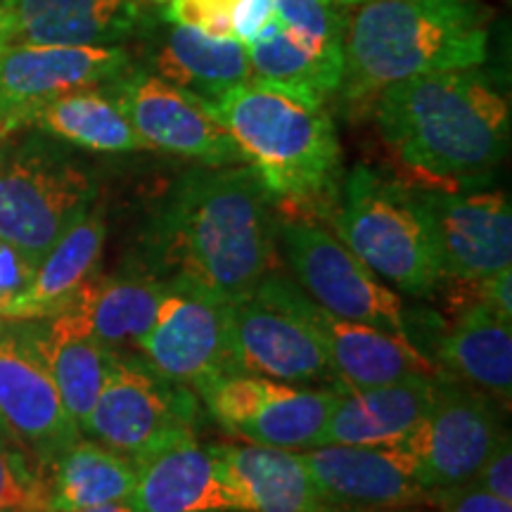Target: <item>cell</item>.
<instances>
[{
	"label": "cell",
	"instance_id": "30bf717a",
	"mask_svg": "<svg viewBox=\"0 0 512 512\" xmlns=\"http://www.w3.org/2000/svg\"><path fill=\"white\" fill-rule=\"evenodd\" d=\"M339 389L233 373L211 380L197 392L207 411L235 439L256 446L309 451L320 446Z\"/></svg>",
	"mask_w": 512,
	"mask_h": 512
},
{
	"label": "cell",
	"instance_id": "9c48e42d",
	"mask_svg": "<svg viewBox=\"0 0 512 512\" xmlns=\"http://www.w3.org/2000/svg\"><path fill=\"white\" fill-rule=\"evenodd\" d=\"M503 430L501 406L491 396L437 375L425 418L392 448L415 482L434 494L448 486L475 482Z\"/></svg>",
	"mask_w": 512,
	"mask_h": 512
},
{
	"label": "cell",
	"instance_id": "4fadbf2b",
	"mask_svg": "<svg viewBox=\"0 0 512 512\" xmlns=\"http://www.w3.org/2000/svg\"><path fill=\"white\" fill-rule=\"evenodd\" d=\"M0 430L43 475L83 434L69 418L31 330L0 320Z\"/></svg>",
	"mask_w": 512,
	"mask_h": 512
},
{
	"label": "cell",
	"instance_id": "74e56055",
	"mask_svg": "<svg viewBox=\"0 0 512 512\" xmlns=\"http://www.w3.org/2000/svg\"><path fill=\"white\" fill-rule=\"evenodd\" d=\"M15 41V17L10 8H0V50Z\"/></svg>",
	"mask_w": 512,
	"mask_h": 512
},
{
	"label": "cell",
	"instance_id": "2e32d148",
	"mask_svg": "<svg viewBox=\"0 0 512 512\" xmlns=\"http://www.w3.org/2000/svg\"><path fill=\"white\" fill-rule=\"evenodd\" d=\"M136 349L157 373L195 394L216 377L238 373L230 347V304L200 292L171 287Z\"/></svg>",
	"mask_w": 512,
	"mask_h": 512
},
{
	"label": "cell",
	"instance_id": "d590c367",
	"mask_svg": "<svg viewBox=\"0 0 512 512\" xmlns=\"http://www.w3.org/2000/svg\"><path fill=\"white\" fill-rule=\"evenodd\" d=\"M34 271L36 266L31 264L27 256L19 254L5 240H0V318L12 304V299L29 285Z\"/></svg>",
	"mask_w": 512,
	"mask_h": 512
},
{
	"label": "cell",
	"instance_id": "f546056e",
	"mask_svg": "<svg viewBox=\"0 0 512 512\" xmlns=\"http://www.w3.org/2000/svg\"><path fill=\"white\" fill-rule=\"evenodd\" d=\"M245 46L252 72L249 83L273 88L311 107H325V102L339 91V83L332 81L299 43H294L275 17L268 19Z\"/></svg>",
	"mask_w": 512,
	"mask_h": 512
},
{
	"label": "cell",
	"instance_id": "44dd1931",
	"mask_svg": "<svg viewBox=\"0 0 512 512\" xmlns=\"http://www.w3.org/2000/svg\"><path fill=\"white\" fill-rule=\"evenodd\" d=\"M15 41L110 48L138 41L159 17L150 0H12Z\"/></svg>",
	"mask_w": 512,
	"mask_h": 512
},
{
	"label": "cell",
	"instance_id": "ac0fdd59",
	"mask_svg": "<svg viewBox=\"0 0 512 512\" xmlns=\"http://www.w3.org/2000/svg\"><path fill=\"white\" fill-rule=\"evenodd\" d=\"M230 347L238 373L337 389L328 358L302 320L256 292L230 304Z\"/></svg>",
	"mask_w": 512,
	"mask_h": 512
},
{
	"label": "cell",
	"instance_id": "52a82bcc",
	"mask_svg": "<svg viewBox=\"0 0 512 512\" xmlns=\"http://www.w3.org/2000/svg\"><path fill=\"white\" fill-rule=\"evenodd\" d=\"M200 396L157 373L145 358L117 351L81 434L140 467L162 448L192 437Z\"/></svg>",
	"mask_w": 512,
	"mask_h": 512
},
{
	"label": "cell",
	"instance_id": "603a6c76",
	"mask_svg": "<svg viewBox=\"0 0 512 512\" xmlns=\"http://www.w3.org/2000/svg\"><path fill=\"white\" fill-rule=\"evenodd\" d=\"M105 240V214L95 202L38 261L29 285L12 299L0 320L34 323V320H48L67 311L81 287L98 273Z\"/></svg>",
	"mask_w": 512,
	"mask_h": 512
},
{
	"label": "cell",
	"instance_id": "cb8c5ba5",
	"mask_svg": "<svg viewBox=\"0 0 512 512\" xmlns=\"http://www.w3.org/2000/svg\"><path fill=\"white\" fill-rule=\"evenodd\" d=\"M437 375H413L339 394L325 427V444L396 446L425 418Z\"/></svg>",
	"mask_w": 512,
	"mask_h": 512
},
{
	"label": "cell",
	"instance_id": "8fae6325",
	"mask_svg": "<svg viewBox=\"0 0 512 512\" xmlns=\"http://www.w3.org/2000/svg\"><path fill=\"white\" fill-rule=\"evenodd\" d=\"M254 292L302 320L328 358L339 392L377 387L413 375H439L430 356L408 337L325 311L278 268L268 273Z\"/></svg>",
	"mask_w": 512,
	"mask_h": 512
},
{
	"label": "cell",
	"instance_id": "ab89813d",
	"mask_svg": "<svg viewBox=\"0 0 512 512\" xmlns=\"http://www.w3.org/2000/svg\"><path fill=\"white\" fill-rule=\"evenodd\" d=\"M339 8H358V5L370 3V0H335Z\"/></svg>",
	"mask_w": 512,
	"mask_h": 512
},
{
	"label": "cell",
	"instance_id": "7c38bea8",
	"mask_svg": "<svg viewBox=\"0 0 512 512\" xmlns=\"http://www.w3.org/2000/svg\"><path fill=\"white\" fill-rule=\"evenodd\" d=\"M105 86L150 150L192 159L202 166L245 164L228 128L197 95L133 62Z\"/></svg>",
	"mask_w": 512,
	"mask_h": 512
},
{
	"label": "cell",
	"instance_id": "d6a6232c",
	"mask_svg": "<svg viewBox=\"0 0 512 512\" xmlns=\"http://www.w3.org/2000/svg\"><path fill=\"white\" fill-rule=\"evenodd\" d=\"M240 0H159V15L211 36H233V12Z\"/></svg>",
	"mask_w": 512,
	"mask_h": 512
},
{
	"label": "cell",
	"instance_id": "7a4b0ae2",
	"mask_svg": "<svg viewBox=\"0 0 512 512\" xmlns=\"http://www.w3.org/2000/svg\"><path fill=\"white\" fill-rule=\"evenodd\" d=\"M373 112L415 188L470 190L508 155L510 100L477 67L396 81L377 93Z\"/></svg>",
	"mask_w": 512,
	"mask_h": 512
},
{
	"label": "cell",
	"instance_id": "ffe728a7",
	"mask_svg": "<svg viewBox=\"0 0 512 512\" xmlns=\"http://www.w3.org/2000/svg\"><path fill=\"white\" fill-rule=\"evenodd\" d=\"M138 67L214 105L233 88L252 81L247 46L233 36H211L159 15L143 36Z\"/></svg>",
	"mask_w": 512,
	"mask_h": 512
},
{
	"label": "cell",
	"instance_id": "836d02e7",
	"mask_svg": "<svg viewBox=\"0 0 512 512\" xmlns=\"http://www.w3.org/2000/svg\"><path fill=\"white\" fill-rule=\"evenodd\" d=\"M434 512H512V503L503 501L479 486L477 482H467L448 489L434 491L432 496Z\"/></svg>",
	"mask_w": 512,
	"mask_h": 512
},
{
	"label": "cell",
	"instance_id": "e0dca14e",
	"mask_svg": "<svg viewBox=\"0 0 512 512\" xmlns=\"http://www.w3.org/2000/svg\"><path fill=\"white\" fill-rule=\"evenodd\" d=\"M313 482L337 512H413L432 508L392 446L325 444L302 451Z\"/></svg>",
	"mask_w": 512,
	"mask_h": 512
},
{
	"label": "cell",
	"instance_id": "5b68a950",
	"mask_svg": "<svg viewBox=\"0 0 512 512\" xmlns=\"http://www.w3.org/2000/svg\"><path fill=\"white\" fill-rule=\"evenodd\" d=\"M328 221L384 285L418 299L439 290L437 245L415 185L358 164L342 178Z\"/></svg>",
	"mask_w": 512,
	"mask_h": 512
},
{
	"label": "cell",
	"instance_id": "4dcf8cb0",
	"mask_svg": "<svg viewBox=\"0 0 512 512\" xmlns=\"http://www.w3.org/2000/svg\"><path fill=\"white\" fill-rule=\"evenodd\" d=\"M273 17L342 86L347 22L335 0H273Z\"/></svg>",
	"mask_w": 512,
	"mask_h": 512
},
{
	"label": "cell",
	"instance_id": "f35d334b",
	"mask_svg": "<svg viewBox=\"0 0 512 512\" xmlns=\"http://www.w3.org/2000/svg\"><path fill=\"white\" fill-rule=\"evenodd\" d=\"M67 512H136V508H133L131 498H128V501H117V503H107V505H95V508L67 510Z\"/></svg>",
	"mask_w": 512,
	"mask_h": 512
},
{
	"label": "cell",
	"instance_id": "8992f818",
	"mask_svg": "<svg viewBox=\"0 0 512 512\" xmlns=\"http://www.w3.org/2000/svg\"><path fill=\"white\" fill-rule=\"evenodd\" d=\"M95 202L98 178L46 133L0 155V240L34 266Z\"/></svg>",
	"mask_w": 512,
	"mask_h": 512
},
{
	"label": "cell",
	"instance_id": "5bb4252c",
	"mask_svg": "<svg viewBox=\"0 0 512 512\" xmlns=\"http://www.w3.org/2000/svg\"><path fill=\"white\" fill-rule=\"evenodd\" d=\"M131 62L121 46L10 43L0 50V124L8 133L27 128L43 105L81 88L105 86Z\"/></svg>",
	"mask_w": 512,
	"mask_h": 512
},
{
	"label": "cell",
	"instance_id": "7402d4cb",
	"mask_svg": "<svg viewBox=\"0 0 512 512\" xmlns=\"http://www.w3.org/2000/svg\"><path fill=\"white\" fill-rule=\"evenodd\" d=\"M439 375L491 396L508 411L512 401V320L484 304L451 311V323L430 339Z\"/></svg>",
	"mask_w": 512,
	"mask_h": 512
},
{
	"label": "cell",
	"instance_id": "e575fe53",
	"mask_svg": "<svg viewBox=\"0 0 512 512\" xmlns=\"http://www.w3.org/2000/svg\"><path fill=\"white\" fill-rule=\"evenodd\" d=\"M475 482L484 486L489 494L512 503V444L508 427L496 439L494 448H491V453L484 460L482 470L477 472Z\"/></svg>",
	"mask_w": 512,
	"mask_h": 512
},
{
	"label": "cell",
	"instance_id": "d6986e66",
	"mask_svg": "<svg viewBox=\"0 0 512 512\" xmlns=\"http://www.w3.org/2000/svg\"><path fill=\"white\" fill-rule=\"evenodd\" d=\"M136 512H247L245 491L223 463L219 446L183 437L138 467Z\"/></svg>",
	"mask_w": 512,
	"mask_h": 512
},
{
	"label": "cell",
	"instance_id": "7bdbcfd3",
	"mask_svg": "<svg viewBox=\"0 0 512 512\" xmlns=\"http://www.w3.org/2000/svg\"><path fill=\"white\" fill-rule=\"evenodd\" d=\"M150 3H152V5H155V8L159 10V0H150Z\"/></svg>",
	"mask_w": 512,
	"mask_h": 512
},
{
	"label": "cell",
	"instance_id": "3957f363",
	"mask_svg": "<svg viewBox=\"0 0 512 512\" xmlns=\"http://www.w3.org/2000/svg\"><path fill=\"white\" fill-rule=\"evenodd\" d=\"M494 12L479 0H370L344 31L347 107H366L382 88L422 74L482 67Z\"/></svg>",
	"mask_w": 512,
	"mask_h": 512
},
{
	"label": "cell",
	"instance_id": "9a60e30c",
	"mask_svg": "<svg viewBox=\"0 0 512 512\" xmlns=\"http://www.w3.org/2000/svg\"><path fill=\"white\" fill-rule=\"evenodd\" d=\"M441 280H482L512 268V207L498 190L418 188Z\"/></svg>",
	"mask_w": 512,
	"mask_h": 512
},
{
	"label": "cell",
	"instance_id": "60d3db41",
	"mask_svg": "<svg viewBox=\"0 0 512 512\" xmlns=\"http://www.w3.org/2000/svg\"><path fill=\"white\" fill-rule=\"evenodd\" d=\"M8 136H10V133L5 131L3 124H0V155H3V150H5V138H8Z\"/></svg>",
	"mask_w": 512,
	"mask_h": 512
},
{
	"label": "cell",
	"instance_id": "ba28073f",
	"mask_svg": "<svg viewBox=\"0 0 512 512\" xmlns=\"http://www.w3.org/2000/svg\"><path fill=\"white\" fill-rule=\"evenodd\" d=\"M278 254L294 283L325 311L408 337L399 294L320 223L278 219Z\"/></svg>",
	"mask_w": 512,
	"mask_h": 512
},
{
	"label": "cell",
	"instance_id": "83f0119b",
	"mask_svg": "<svg viewBox=\"0 0 512 512\" xmlns=\"http://www.w3.org/2000/svg\"><path fill=\"white\" fill-rule=\"evenodd\" d=\"M29 126L60 143L107 155L150 150L107 86L81 88L48 102L31 117Z\"/></svg>",
	"mask_w": 512,
	"mask_h": 512
},
{
	"label": "cell",
	"instance_id": "b9f144b4",
	"mask_svg": "<svg viewBox=\"0 0 512 512\" xmlns=\"http://www.w3.org/2000/svg\"><path fill=\"white\" fill-rule=\"evenodd\" d=\"M12 0H0V8H10Z\"/></svg>",
	"mask_w": 512,
	"mask_h": 512
},
{
	"label": "cell",
	"instance_id": "d4e9b609",
	"mask_svg": "<svg viewBox=\"0 0 512 512\" xmlns=\"http://www.w3.org/2000/svg\"><path fill=\"white\" fill-rule=\"evenodd\" d=\"M171 285L145 271L95 273L76 294L74 309L107 349H136L159 316Z\"/></svg>",
	"mask_w": 512,
	"mask_h": 512
},
{
	"label": "cell",
	"instance_id": "1f68e13d",
	"mask_svg": "<svg viewBox=\"0 0 512 512\" xmlns=\"http://www.w3.org/2000/svg\"><path fill=\"white\" fill-rule=\"evenodd\" d=\"M0 512H48V477L0 430Z\"/></svg>",
	"mask_w": 512,
	"mask_h": 512
},
{
	"label": "cell",
	"instance_id": "8d00e7d4",
	"mask_svg": "<svg viewBox=\"0 0 512 512\" xmlns=\"http://www.w3.org/2000/svg\"><path fill=\"white\" fill-rule=\"evenodd\" d=\"M273 17V0H240L233 12V38L249 43Z\"/></svg>",
	"mask_w": 512,
	"mask_h": 512
},
{
	"label": "cell",
	"instance_id": "6da1fadb",
	"mask_svg": "<svg viewBox=\"0 0 512 512\" xmlns=\"http://www.w3.org/2000/svg\"><path fill=\"white\" fill-rule=\"evenodd\" d=\"M278 256V214L247 164L188 171L143 235L145 273L223 304L254 294Z\"/></svg>",
	"mask_w": 512,
	"mask_h": 512
},
{
	"label": "cell",
	"instance_id": "f1b7e54d",
	"mask_svg": "<svg viewBox=\"0 0 512 512\" xmlns=\"http://www.w3.org/2000/svg\"><path fill=\"white\" fill-rule=\"evenodd\" d=\"M138 467L98 441H74L48 470V512L95 508L128 501Z\"/></svg>",
	"mask_w": 512,
	"mask_h": 512
},
{
	"label": "cell",
	"instance_id": "277c9868",
	"mask_svg": "<svg viewBox=\"0 0 512 512\" xmlns=\"http://www.w3.org/2000/svg\"><path fill=\"white\" fill-rule=\"evenodd\" d=\"M273 204L290 219L328 216L342 188V145L325 107L245 83L209 105Z\"/></svg>",
	"mask_w": 512,
	"mask_h": 512
},
{
	"label": "cell",
	"instance_id": "4316f807",
	"mask_svg": "<svg viewBox=\"0 0 512 512\" xmlns=\"http://www.w3.org/2000/svg\"><path fill=\"white\" fill-rule=\"evenodd\" d=\"M219 453L245 491L247 512H337L318 491L302 451L228 444Z\"/></svg>",
	"mask_w": 512,
	"mask_h": 512
},
{
	"label": "cell",
	"instance_id": "484cf974",
	"mask_svg": "<svg viewBox=\"0 0 512 512\" xmlns=\"http://www.w3.org/2000/svg\"><path fill=\"white\" fill-rule=\"evenodd\" d=\"M31 337L69 418L81 430L93 411L117 351L107 349L74 309L48 318L46 328L31 330Z\"/></svg>",
	"mask_w": 512,
	"mask_h": 512
}]
</instances>
